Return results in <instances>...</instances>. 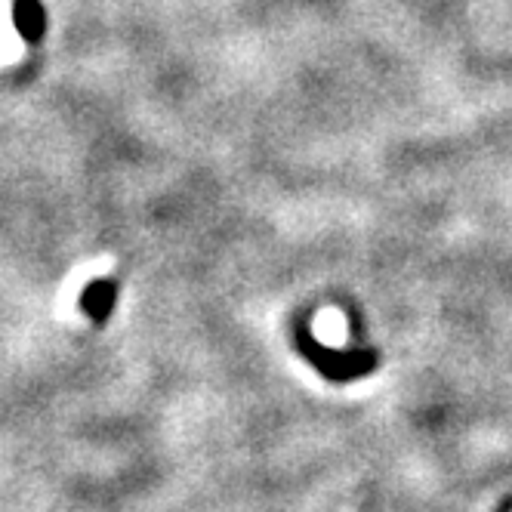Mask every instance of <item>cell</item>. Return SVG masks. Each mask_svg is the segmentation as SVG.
<instances>
[{
    "mask_svg": "<svg viewBox=\"0 0 512 512\" xmlns=\"http://www.w3.org/2000/svg\"><path fill=\"white\" fill-rule=\"evenodd\" d=\"M22 53V41L13 31V13H10V0H0V65L16 62Z\"/></svg>",
    "mask_w": 512,
    "mask_h": 512,
    "instance_id": "6da1fadb",
    "label": "cell"
}]
</instances>
